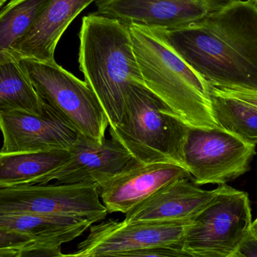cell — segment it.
I'll return each instance as SVG.
<instances>
[{"label": "cell", "instance_id": "cell-19", "mask_svg": "<svg viewBox=\"0 0 257 257\" xmlns=\"http://www.w3.org/2000/svg\"><path fill=\"white\" fill-rule=\"evenodd\" d=\"M208 99L220 128L251 145H257V109L209 86Z\"/></svg>", "mask_w": 257, "mask_h": 257}, {"label": "cell", "instance_id": "cell-28", "mask_svg": "<svg viewBox=\"0 0 257 257\" xmlns=\"http://www.w3.org/2000/svg\"><path fill=\"white\" fill-rule=\"evenodd\" d=\"M251 230L253 231V233L257 235V217L255 219L254 221L252 223Z\"/></svg>", "mask_w": 257, "mask_h": 257}, {"label": "cell", "instance_id": "cell-6", "mask_svg": "<svg viewBox=\"0 0 257 257\" xmlns=\"http://www.w3.org/2000/svg\"><path fill=\"white\" fill-rule=\"evenodd\" d=\"M248 195L225 184L187 226L183 250L196 257H229L252 226Z\"/></svg>", "mask_w": 257, "mask_h": 257}, {"label": "cell", "instance_id": "cell-7", "mask_svg": "<svg viewBox=\"0 0 257 257\" xmlns=\"http://www.w3.org/2000/svg\"><path fill=\"white\" fill-rule=\"evenodd\" d=\"M256 146L220 126H190L183 148L184 166L196 185H221L249 170Z\"/></svg>", "mask_w": 257, "mask_h": 257}, {"label": "cell", "instance_id": "cell-23", "mask_svg": "<svg viewBox=\"0 0 257 257\" xmlns=\"http://www.w3.org/2000/svg\"><path fill=\"white\" fill-rule=\"evenodd\" d=\"M229 257H257V235L251 229L236 250Z\"/></svg>", "mask_w": 257, "mask_h": 257}, {"label": "cell", "instance_id": "cell-8", "mask_svg": "<svg viewBox=\"0 0 257 257\" xmlns=\"http://www.w3.org/2000/svg\"><path fill=\"white\" fill-rule=\"evenodd\" d=\"M93 184H24L0 188V214L30 213L87 219L93 223L108 215Z\"/></svg>", "mask_w": 257, "mask_h": 257}, {"label": "cell", "instance_id": "cell-22", "mask_svg": "<svg viewBox=\"0 0 257 257\" xmlns=\"http://www.w3.org/2000/svg\"><path fill=\"white\" fill-rule=\"evenodd\" d=\"M38 242L33 237L21 232L0 228V250H22L33 247Z\"/></svg>", "mask_w": 257, "mask_h": 257}, {"label": "cell", "instance_id": "cell-3", "mask_svg": "<svg viewBox=\"0 0 257 257\" xmlns=\"http://www.w3.org/2000/svg\"><path fill=\"white\" fill-rule=\"evenodd\" d=\"M128 25L145 87L187 126L219 127L208 99L209 85L151 29Z\"/></svg>", "mask_w": 257, "mask_h": 257}, {"label": "cell", "instance_id": "cell-16", "mask_svg": "<svg viewBox=\"0 0 257 257\" xmlns=\"http://www.w3.org/2000/svg\"><path fill=\"white\" fill-rule=\"evenodd\" d=\"M93 223L78 217L15 213L0 214V228L33 237L51 248L61 247L83 235Z\"/></svg>", "mask_w": 257, "mask_h": 257}, {"label": "cell", "instance_id": "cell-17", "mask_svg": "<svg viewBox=\"0 0 257 257\" xmlns=\"http://www.w3.org/2000/svg\"><path fill=\"white\" fill-rule=\"evenodd\" d=\"M69 157L68 150L0 153V188L36 184L38 180L61 167Z\"/></svg>", "mask_w": 257, "mask_h": 257}, {"label": "cell", "instance_id": "cell-30", "mask_svg": "<svg viewBox=\"0 0 257 257\" xmlns=\"http://www.w3.org/2000/svg\"><path fill=\"white\" fill-rule=\"evenodd\" d=\"M254 1L257 3V0H254Z\"/></svg>", "mask_w": 257, "mask_h": 257}, {"label": "cell", "instance_id": "cell-25", "mask_svg": "<svg viewBox=\"0 0 257 257\" xmlns=\"http://www.w3.org/2000/svg\"><path fill=\"white\" fill-rule=\"evenodd\" d=\"M217 88V87H216ZM218 89L223 94L242 101L257 109V92L239 89Z\"/></svg>", "mask_w": 257, "mask_h": 257}, {"label": "cell", "instance_id": "cell-2", "mask_svg": "<svg viewBox=\"0 0 257 257\" xmlns=\"http://www.w3.org/2000/svg\"><path fill=\"white\" fill-rule=\"evenodd\" d=\"M78 63L85 82L99 100L110 127L123 114L126 90L145 85L133 48L130 25L97 12L84 17Z\"/></svg>", "mask_w": 257, "mask_h": 257}, {"label": "cell", "instance_id": "cell-1", "mask_svg": "<svg viewBox=\"0 0 257 257\" xmlns=\"http://www.w3.org/2000/svg\"><path fill=\"white\" fill-rule=\"evenodd\" d=\"M151 30L208 85L257 92L254 0H233L205 19L184 27Z\"/></svg>", "mask_w": 257, "mask_h": 257}, {"label": "cell", "instance_id": "cell-13", "mask_svg": "<svg viewBox=\"0 0 257 257\" xmlns=\"http://www.w3.org/2000/svg\"><path fill=\"white\" fill-rule=\"evenodd\" d=\"M192 178L188 171L172 163H138L99 187V196L108 213L126 214L161 187Z\"/></svg>", "mask_w": 257, "mask_h": 257}, {"label": "cell", "instance_id": "cell-11", "mask_svg": "<svg viewBox=\"0 0 257 257\" xmlns=\"http://www.w3.org/2000/svg\"><path fill=\"white\" fill-rule=\"evenodd\" d=\"M44 112L0 113L3 144L0 153L42 152L69 150L81 134L45 103Z\"/></svg>", "mask_w": 257, "mask_h": 257}, {"label": "cell", "instance_id": "cell-21", "mask_svg": "<svg viewBox=\"0 0 257 257\" xmlns=\"http://www.w3.org/2000/svg\"><path fill=\"white\" fill-rule=\"evenodd\" d=\"M93 257H196L183 250L181 245L162 246L124 253H110Z\"/></svg>", "mask_w": 257, "mask_h": 257}, {"label": "cell", "instance_id": "cell-20", "mask_svg": "<svg viewBox=\"0 0 257 257\" xmlns=\"http://www.w3.org/2000/svg\"><path fill=\"white\" fill-rule=\"evenodd\" d=\"M51 1L11 0L0 9V64L16 60L12 54V46L30 30Z\"/></svg>", "mask_w": 257, "mask_h": 257}, {"label": "cell", "instance_id": "cell-4", "mask_svg": "<svg viewBox=\"0 0 257 257\" xmlns=\"http://www.w3.org/2000/svg\"><path fill=\"white\" fill-rule=\"evenodd\" d=\"M190 126L145 85L126 90L120 121L109 128L111 139L143 164L184 166L183 148Z\"/></svg>", "mask_w": 257, "mask_h": 257}, {"label": "cell", "instance_id": "cell-15", "mask_svg": "<svg viewBox=\"0 0 257 257\" xmlns=\"http://www.w3.org/2000/svg\"><path fill=\"white\" fill-rule=\"evenodd\" d=\"M97 0H51L25 35L16 41L12 54L17 61H54L57 44L71 23Z\"/></svg>", "mask_w": 257, "mask_h": 257}, {"label": "cell", "instance_id": "cell-5", "mask_svg": "<svg viewBox=\"0 0 257 257\" xmlns=\"http://www.w3.org/2000/svg\"><path fill=\"white\" fill-rule=\"evenodd\" d=\"M44 103L51 107L81 135L102 142L108 118L88 84L56 63L32 59L19 60Z\"/></svg>", "mask_w": 257, "mask_h": 257}, {"label": "cell", "instance_id": "cell-27", "mask_svg": "<svg viewBox=\"0 0 257 257\" xmlns=\"http://www.w3.org/2000/svg\"><path fill=\"white\" fill-rule=\"evenodd\" d=\"M59 257H93L91 256H88V255H84L82 254V253H78V252H76V253H67V254H64V253H62Z\"/></svg>", "mask_w": 257, "mask_h": 257}, {"label": "cell", "instance_id": "cell-14", "mask_svg": "<svg viewBox=\"0 0 257 257\" xmlns=\"http://www.w3.org/2000/svg\"><path fill=\"white\" fill-rule=\"evenodd\" d=\"M191 178L173 181L153 193L126 213L128 223L193 221L212 200L217 189L198 187Z\"/></svg>", "mask_w": 257, "mask_h": 257}, {"label": "cell", "instance_id": "cell-29", "mask_svg": "<svg viewBox=\"0 0 257 257\" xmlns=\"http://www.w3.org/2000/svg\"><path fill=\"white\" fill-rule=\"evenodd\" d=\"M7 0H0V9L3 8V6H4L5 3H6Z\"/></svg>", "mask_w": 257, "mask_h": 257}, {"label": "cell", "instance_id": "cell-18", "mask_svg": "<svg viewBox=\"0 0 257 257\" xmlns=\"http://www.w3.org/2000/svg\"><path fill=\"white\" fill-rule=\"evenodd\" d=\"M45 105L16 60L0 64V113L42 114Z\"/></svg>", "mask_w": 257, "mask_h": 257}, {"label": "cell", "instance_id": "cell-10", "mask_svg": "<svg viewBox=\"0 0 257 257\" xmlns=\"http://www.w3.org/2000/svg\"><path fill=\"white\" fill-rule=\"evenodd\" d=\"M233 0H97V13L150 29L178 28L205 19Z\"/></svg>", "mask_w": 257, "mask_h": 257}, {"label": "cell", "instance_id": "cell-12", "mask_svg": "<svg viewBox=\"0 0 257 257\" xmlns=\"http://www.w3.org/2000/svg\"><path fill=\"white\" fill-rule=\"evenodd\" d=\"M70 157L61 167L36 181V184H93L99 187L115 175L137 164L124 147L113 139L96 142L81 135L69 150Z\"/></svg>", "mask_w": 257, "mask_h": 257}, {"label": "cell", "instance_id": "cell-9", "mask_svg": "<svg viewBox=\"0 0 257 257\" xmlns=\"http://www.w3.org/2000/svg\"><path fill=\"white\" fill-rule=\"evenodd\" d=\"M192 221L128 223L109 220L90 227L87 238L78 245V253L96 256L162 246L181 245Z\"/></svg>", "mask_w": 257, "mask_h": 257}, {"label": "cell", "instance_id": "cell-24", "mask_svg": "<svg viewBox=\"0 0 257 257\" xmlns=\"http://www.w3.org/2000/svg\"><path fill=\"white\" fill-rule=\"evenodd\" d=\"M61 247L51 248L41 244L20 250L18 257H59L62 254Z\"/></svg>", "mask_w": 257, "mask_h": 257}, {"label": "cell", "instance_id": "cell-26", "mask_svg": "<svg viewBox=\"0 0 257 257\" xmlns=\"http://www.w3.org/2000/svg\"><path fill=\"white\" fill-rule=\"evenodd\" d=\"M19 252L17 250H0V257H18Z\"/></svg>", "mask_w": 257, "mask_h": 257}]
</instances>
